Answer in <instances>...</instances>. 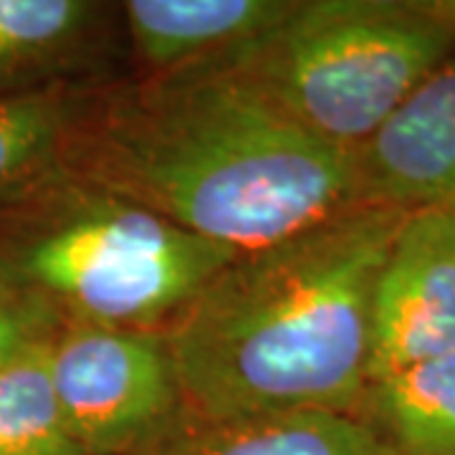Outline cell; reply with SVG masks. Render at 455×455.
Returning a JSON list of instances; mask_svg holds the SVG:
<instances>
[{
    "label": "cell",
    "mask_w": 455,
    "mask_h": 455,
    "mask_svg": "<svg viewBox=\"0 0 455 455\" xmlns=\"http://www.w3.org/2000/svg\"><path fill=\"white\" fill-rule=\"evenodd\" d=\"M61 163L230 253L357 205L352 149L228 71L86 86Z\"/></svg>",
    "instance_id": "6da1fadb"
},
{
    "label": "cell",
    "mask_w": 455,
    "mask_h": 455,
    "mask_svg": "<svg viewBox=\"0 0 455 455\" xmlns=\"http://www.w3.org/2000/svg\"><path fill=\"white\" fill-rule=\"evenodd\" d=\"M403 218L352 205L220 268L163 329L182 410L212 420L357 418L374 286Z\"/></svg>",
    "instance_id": "7a4b0ae2"
},
{
    "label": "cell",
    "mask_w": 455,
    "mask_h": 455,
    "mask_svg": "<svg viewBox=\"0 0 455 455\" xmlns=\"http://www.w3.org/2000/svg\"><path fill=\"white\" fill-rule=\"evenodd\" d=\"M235 256L61 160L0 196V274L61 322L163 331Z\"/></svg>",
    "instance_id": "3957f363"
},
{
    "label": "cell",
    "mask_w": 455,
    "mask_h": 455,
    "mask_svg": "<svg viewBox=\"0 0 455 455\" xmlns=\"http://www.w3.org/2000/svg\"><path fill=\"white\" fill-rule=\"evenodd\" d=\"M455 51L448 0H296L220 71L341 149H355Z\"/></svg>",
    "instance_id": "277c9868"
},
{
    "label": "cell",
    "mask_w": 455,
    "mask_h": 455,
    "mask_svg": "<svg viewBox=\"0 0 455 455\" xmlns=\"http://www.w3.org/2000/svg\"><path fill=\"white\" fill-rule=\"evenodd\" d=\"M46 364L84 455L140 453L182 412L163 331L64 322Z\"/></svg>",
    "instance_id": "5b68a950"
},
{
    "label": "cell",
    "mask_w": 455,
    "mask_h": 455,
    "mask_svg": "<svg viewBox=\"0 0 455 455\" xmlns=\"http://www.w3.org/2000/svg\"><path fill=\"white\" fill-rule=\"evenodd\" d=\"M455 352V212H412L395 233L372 299L370 385Z\"/></svg>",
    "instance_id": "8992f818"
},
{
    "label": "cell",
    "mask_w": 455,
    "mask_h": 455,
    "mask_svg": "<svg viewBox=\"0 0 455 455\" xmlns=\"http://www.w3.org/2000/svg\"><path fill=\"white\" fill-rule=\"evenodd\" d=\"M355 200L403 212H455V51L352 149Z\"/></svg>",
    "instance_id": "52a82bcc"
},
{
    "label": "cell",
    "mask_w": 455,
    "mask_h": 455,
    "mask_svg": "<svg viewBox=\"0 0 455 455\" xmlns=\"http://www.w3.org/2000/svg\"><path fill=\"white\" fill-rule=\"evenodd\" d=\"M296 0H127L122 31L145 76L220 71L289 16Z\"/></svg>",
    "instance_id": "ba28073f"
},
{
    "label": "cell",
    "mask_w": 455,
    "mask_h": 455,
    "mask_svg": "<svg viewBox=\"0 0 455 455\" xmlns=\"http://www.w3.org/2000/svg\"><path fill=\"white\" fill-rule=\"evenodd\" d=\"M116 5L92 0H0V99L86 86Z\"/></svg>",
    "instance_id": "9c48e42d"
},
{
    "label": "cell",
    "mask_w": 455,
    "mask_h": 455,
    "mask_svg": "<svg viewBox=\"0 0 455 455\" xmlns=\"http://www.w3.org/2000/svg\"><path fill=\"white\" fill-rule=\"evenodd\" d=\"M134 455H390L355 415L299 412L268 418H197L175 423Z\"/></svg>",
    "instance_id": "30bf717a"
},
{
    "label": "cell",
    "mask_w": 455,
    "mask_h": 455,
    "mask_svg": "<svg viewBox=\"0 0 455 455\" xmlns=\"http://www.w3.org/2000/svg\"><path fill=\"white\" fill-rule=\"evenodd\" d=\"M357 418L390 455H455V352L372 382Z\"/></svg>",
    "instance_id": "8fae6325"
},
{
    "label": "cell",
    "mask_w": 455,
    "mask_h": 455,
    "mask_svg": "<svg viewBox=\"0 0 455 455\" xmlns=\"http://www.w3.org/2000/svg\"><path fill=\"white\" fill-rule=\"evenodd\" d=\"M46 344L0 362V455H84L53 390Z\"/></svg>",
    "instance_id": "7c38bea8"
},
{
    "label": "cell",
    "mask_w": 455,
    "mask_h": 455,
    "mask_svg": "<svg viewBox=\"0 0 455 455\" xmlns=\"http://www.w3.org/2000/svg\"><path fill=\"white\" fill-rule=\"evenodd\" d=\"M84 89L0 99V196L61 160Z\"/></svg>",
    "instance_id": "4fadbf2b"
},
{
    "label": "cell",
    "mask_w": 455,
    "mask_h": 455,
    "mask_svg": "<svg viewBox=\"0 0 455 455\" xmlns=\"http://www.w3.org/2000/svg\"><path fill=\"white\" fill-rule=\"evenodd\" d=\"M61 324L46 301L0 274V362L46 344Z\"/></svg>",
    "instance_id": "5bb4252c"
}]
</instances>
